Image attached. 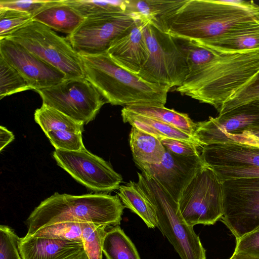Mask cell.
Instances as JSON below:
<instances>
[{
    "label": "cell",
    "mask_w": 259,
    "mask_h": 259,
    "mask_svg": "<svg viewBox=\"0 0 259 259\" xmlns=\"http://www.w3.org/2000/svg\"><path fill=\"white\" fill-rule=\"evenodd\" d=\"M259 22L253 1L187 0L165 21L172 36L209 45L244 26Z\"/></svg>",
    "instance_id": "obj_1"
},
{
    "label": "cell",
    "mask_w": 259,
    "mask_h": 259,
    "mask_svg": "<svg viewBox=\"0 0 259 259\" xmlns=\"http://www.w3.org/2000/svg\"><path fill=\"white\" fill-rule=\"evenodd\" d=\"M259 72V52L219 51L215 57L193 76L176 89L182 95L213 106H222Z\"/></svg>",
    "instance_id": "obj_2"
},
{
    "label": "cell",
    "mask_w": 259,
    "mask_h": 259,
    "mask_svg": "<svg viewBox=\"0 0 259 259\" xmlns=\"http://www.w3.org/2000/svg\"><path fill=\"white\" fill-rule=\"evenodd\" d=\"M124 208L116 195L104 193L73 195L56 192L31 212L25 222L26 235H32L43 227L61 222L118 226Z\"/></svg>",
    "instance_id": "obj_3"
},
{
    "label": "cell",
    "mask_w": 259,
    "mask_h": 259,
    "mask_svg": "<svg viewBox=\"0 0 259 259\" xmlns=\"http://www.w3.org/2000/svg\"><path fill=\"white\" fill-rule=\"evenodd\" d=\"M80 56L85 78L107 103L124 107L143 103L163 105L166 103L170 88L147 82L138 74L122 68L107 52Z\"/></svg>",
    "instance_id": "obj_4"
},
{
    "label": "cell",
    "mask_w": 259,
    "mask_h": 259,
    "mask_svg": "<svg viewBox=\"0 0 259 259\" xmlns=\"http://www.w3.org/2000/svg\"><path fill=\"white\" fill-rule=\"evenodd\" d=\"M138 176L139 186L154 208L157 227L181 259H206L199 237L184 220L178 202L152 176L143 171Z\"/></svg>",
    "instance_id": "obj_5"
},
{
    "label": "cell",
    "mask_w": 259,
    "mask_h": 259,
    "mask_svg": "<svg viewBox=\"0 0 259 259\" xmlns=\"http://www.w3.org/2000/svg\"><path fill=\"white\" fill-rule=\"evenodd\" d=\"M4 38L21 45L62 72L66 79L85 77L80 55L66 38L44 24L32 20Z\"/></svg>",
    "instance_id": "obj_6"
},
{
    "label": "cell",
    "mask_w": 259,
    "mask_h": 259,
    "mask_svg": "<svg viewBox=\"0 0 259 259\" xmlns=\"http://www.w3.org/2000/svg\"><path fill=\"white\" fill-rule=\"evenodd\" d=\"M146 39L149 56L138 75L144 80L168 87L181 86L189 73L186 55L179 39L149 23Z\"/></svg>",
    "instance_id": "obj_7"
},
{
    "label": "cell",
    "mask_w": 259,
    "mask_h": 259,
    "mask_svg": "<svg viewBox=\"0 0 259 259\" xmlns=\"http://www.w3.org/2000/svg\"><path fill=\"white\" fill-rule=\"evenodd\" d=\"M178 205L189 226L214 224L223 215V182L205 164L184 188Z\"/></svg>",
    "instance_id": "obj_8"
},
{
    "label": "cell",
    "mask_w": 259,
    "mask_h": 259,
    "mask_svg": "<svg viewBox=\"0 0 259 259\" xmlns=\"http://www.w3.org/2000/svg\"><path fill=\"white\" fill-rule=\"evenodd\" d=\"M42 104L87 124L94 120L106 100L85 77L66 79L51 87L35 91Z\"/></svg>",
    "instance_id": "obj_9"
},
{
    "label": "cell",
    "mask_w": 259,
    "mask_h": 259,
    "mask_svg": "<svg viewBox=\"0 0 259 259\" xmlns=\"http://www.w3.org/2000/svg\"><path fill=\"white\" fill-rule=\"evenodd\" d=\"M223 215L220 220L236 239L259 228V178L223 182Z\"/></svg>",
    "instance_id": "obj_10"
},
{
    "label": "cell",
    "mask_w": 259,
    "mask_h": 259,
    "mask_svg": "<svg viewBox=\"0 0 259 259\" xmlns=\"http://www.w3.org/2000/svg\"><path fill=\"white\" fill-rule=\"evenodd\" d=\"M138 18L126 13H107L84 18L66 38L80 55L107 52L111 42Z\"/></svg>",
    "instance_id": "obj_11"
},
{
    "label": "cell",
    "mask_w": 259,
    "mask_h": 259,
    "mask_svg": "<svg viewBox=\"0 0 259 259\" xmlns=\"http://www.w3.org/2000/svg\"><path fill=\"white\" fill-rule=\"evenodd\" d=\"M53 156L59 166L90 190L108 192L120 186L121 176L107 161L85 148L77 151L55 149Z\"/></svg>",
    "instance_id": "obj_12"
},
{
    "label": "cell",
    "mask_w": 259,
    "mask_h": 259,
    "mask_svg": "<svg viewBox=\"0 0 259 259\" xmlns=\"http://www.w3.org/2000/svg\"><path fill=\"white\" fill-rule=\"evenodd\" d=\"M0 56L20 73L32 90L51 87L66 79L62 72L12 40L0 39Z\"/></svg>",
    "instance_id": "obj_13"
},
{
    "label": "cell",
    "mask_w": 259,
    "mask_h": 259,
    "mask_svg": "<svg viewBox=\"0 0 259 259\" xmlns=\"http://www.w3.org/2000/svg\"><path fill=\"white\" fill-rule=\"evenodd\" d=\"M253 129H259V99L197 122L194 137L203 146L218 144L226 134Z\"/></svg>",
    "instance_id": "obj_14"
},
{
    "label": "cell",
    "mask_w": 259,
    "mask_h": 259,
    "mask_svg": "<svg viewBox=\"0 0 259 259\" xmlns=\"http://www.w3.org/2000/svg\"><path fill=\"white\" fill-rule=\"evenodd\" d=\"M135 163L142 171L154 178L178 202L184 188L205 165L201 156L186 157L166 149L159 164Z\"/></svg>",
    "instance_id": "obj_15"
},
{
    "label": "cell",
    "mask_w": 259,
    "mask_h": 259,
    "mask_svg": "<svg viewBox=\"0 0 259 259\" xmlns=\"http://www.w3.org/2000/svg\"><path fill=\"white\" fill-rule=\"evenodd\" d=\"M149 22L138 19L111 44L107 52L120 67L138 74L149 56L145 31Z\"/></svg>",
    "instance_id": "obj_16"
},
{
    "label": "cell",
    "mask_w": 259,
    "mask_h": 259,
    "mask_svg": "<svg viewBox=\"0 0 259 259\" xmlns=\"http://www.w3.org/2000/svg\"><path fill=\"white\" fill-rule=\"evenodd\" d=\"M22 259H76L85 252L82 243L25 235L18 238Z\"/></svg>",
    "instance_id": "obj_17"
},
{
    "label": "cell",
    "mask_w": 259,
    "mask_h": 259,
    "mask_svg": "<svg viewBox=\"0 0 259 259\" xmlns=\"http://www.w3.org/2000/svg\"><path fill=\"white\" fill-rule=\"evenodd\" d=\"M200 156L210 167L259 166V148L235 142L203 146Z\"/></svg>",
    "instance_id": "obj_18"
},
{
    "label": "cell",
    "mask_w": 259,
    "mask_h": 259,
    "mask_svg": "<svg viewBox=\"0 0 259 259\" xmlns=\"http://www.w3.org/2000/svg\"><path fill=\"white\" fill-rule=\"evenodd\" d=\"M84 18L64 0H49L32 17L33 20L68 35L73 32Z\"/></svg>",
    "instance_id": "obj_19"
},
{
    "label": "cell",
    "mask_w": 259,
    "mask_h": 259,
    "mask_svg": "<svg viewBox=\"0 0 259 259\" xmlns=\"http://www.w3.org/2000/svg\"><path fill=\"white\" fill-rule=\"evenodd\" d=\"M187 0H126V12L138 19L147 20L153 26L167 32L166 20Z\"/></svg>",
    "instance_id": "obj_20"
},
{
    "label": "cell",
    "mask_w": 259,
    "mask_h": 259,
    "mask_svg": "<svg viewBox=\"0 0 259 259\" xmlns=\"http://www.w3.org/2000/svg\"><path fill=\"white\" fill-rule=\"evenodd\" d=\"M121 114L124 123H128L132 126L149 134L159 140L163 138L175 139L202 147L194 136L167 123L136 113L125 107L122 109Z\"/></svg>",
    "instance_id": "obj_21"
},
{
    "label": "cell",
    "mask_w": 259,
    "mask_h": 259,
    "mask_svg": "<svg viewBox=\"0 0 259 259\" xmlns=\"http://www.w3.org/2000/svg\"><path fill=\"white\" fill-rule=\"evenodd\" d=\"M206 45L225 52H259V22L242 27Z\"/></svg>",
    "instance_id": "obj_22"
},
{
    "label": "cell",
    "mask_w": 259,
    "mask_h": 259,
    "mask_svg": "<svg viewBox=\"0 0 259 259\" xmlns=\"http://www.w3.org/2000/svg\"><path fill=\"white\" fill-rule=\"evenodd\" d=\"M129 142L135 162L157 164L162 161L166 149L156 137L132 126Z\"/></svg>",
    "instance_id": "obj_23"
},
{
    "label": "cell",
    "mask_w": 259,
    "mask_h": 259,
    "mask_svg": "<svg viewBox=\"0 0 259 259\" xmlns=\"http://www.w3.org/2000/svg\"><path fill=\"white\" fill-rule=\"evenodd\" d=\"M117 194L124 207L137 214L148 228L157 227L154 208L138 183L130 181L120 186Z\"/></svg>",
    "instance_id": "obj_24"
},
{
    "label": "cell",
    "mask_w": 259,
    "mask_h": 259,
    "mask_svg": "<svg viewBox=\"0 0 259 259\" xmlns=\"http://www.w3.org/2000/svg\"><path fill=\"white\" fill-rule=\"evenodd\" d=\"M125 107L133 112L161 121L194 136L197 122H193L186 113L167 108L160 104H138Z\"/></svg>",
    "instance_id": "obj_25"
},
{
    "label": "cell",
    "mask_w": 259,
    "mask_h": 259,
    "mask_svg": "<svg viewBox=\"0 0 259 259\" xmlns=\"http://www.w3.org/2000/svg\"><path fill=\"white\" fill-rule=\"evenodd\" d=\"M34 115L45 133L52 131L82 133L83 131L84 124L44 104L35 110Z\"/></svg>",
    "instance_id": "obj_26"
},
{
    "label": "cell",
    "mask_w": 259,
    "mask_h": 259,
    "mask_svg": "<svg viewBox=\"0 0 259 259\" xmlns=\"http://www.w3.org/2000/svg\"><path fill=\"white\" fill-rule=\"evenodd\" d=\"M103 252L107 259H141L135 245L118 226L106 231Z\"/></svg>",
    "instance_id": "obj_27"
},
{
    "label": "cell",
    "mask_w": 259,
    "mask_h": 259,
    "mask_svg": "<svg viewBox=\"0 0 259 259\" xmlns=\"http://www.w3.org/2000/svg\"><path fill=\"white\" fill-rule=\"evenodd\" d=\"M84 18L107 13H126V2L123 0H64Z\"/></svg>",
    "instance_id": "obj_28"
},
{
    "label": "cell",
    "mask_w": 259,
    "mask_h": 259,
    "mask_svg": "<svg viewBox=\"0 0 259 259\" xmlns=\"http://www.w3.org/2000/svg\"><path fill=\"white\" fill-rule=\"evenodd\" d=\"M29 90L32 89L24 78L0 56V99Z\"/></svg>",
    "instance_id": "obj_29"
},
{
    "label": "cell",
    "mask_w": 259,
    "mask_h": 259,
    "mask_svg": "<svg viewBox=\"0 0 259 259\" xmlns=\"http://www.w3.org/2000/svg\"><path fill=\"white\" fill-rule=\"evenodd\" d=\"M80 224L82 243L89 259H102L107 226L90 223Z\"/></svg>",
    "instance_id": "obj_30"
},
{
    "label": "cell",
    "mask_w": 259,
    "mask_h": 259,
    "mask_svg": "<svg viewBox=\"0 0 259 259\" xmlns=\"http://www.w3.org/2000/svg\"><path fill=\"white\" fill-rule=\"evenodd\" d=\"M30 236L82 243L81 224L76 222L49 225L40 228Z\"/></svg>",
    "instance_id": "obj_31"
},
{
    "label": "cell",
    "mask_w": 259,
    "mask_h": 259,
    "mask_svg": "<svg viewBox=\"0 0 259 259\" xmlns=\"http://www.w3.org/2000/svg\"><path fill=\"white\" fill-rule=\"evenodd\" d=\"M32 17L26 12L0 8V39L31 21Z\"/></svg>",
    "instance_id": "obj_32"
},
{
    "label": "cell",
    "mask_w": 259,
    "mask_h": 259,
    "mask_svg": "<svg viewBox=\"0 0 259 259\" xmlns=\"http://www.w3.org/2000/svg\"><path fill=\"white\" fill-rule=\"evenodd\" d=\"M257 99H259V72L245 87L222 106L218 112L219 115Z\"/></svg>",
    "instance_id": "obj_33"
},
{
    "label": "cell",
    "mask_w": 259,
    "mask_h": 259,
    "mask_svg": "<svg viewBox=\"0 0 259 259\" xmlns=\"http://www.w3.org/2000/svg\"><path fill=\"white\" fill-rule=\"evenodd\" d=\"M55 149L79 151L85 148L82 133L69 131H49L45 133Z\"/></svg>",
    "instance_id": "obj_34"
},
{
    "label": "cell",
    "mask_w": 259,
    "mask_h": 259,
    "mask_svg": "<svg viewBox=\"0 0 259 259\" xmlns=\"http://www.w3.org/2000/svg\"><path fill=\"white\" fill-rule=\"evenodd\" d=\"M19 237L8 226H0V259H22L18 248Z\"/></svg>",
    "instance_id": "obj_35"
},
{
    "label": "cell",
    "mask_w": 259,
    "mask_h": 259,
    "mask_svg": "<svg viewBox=\"0 0 259 259\" xmlns=\"http://www.w3.org/2000/svg\"><path fill=\"white\" fill-rule=\"evenodd\" d=\"M211 168L221 181L242 178H259V166L212 167Z\"/></svg>",
    "instance_id": "obj_36"
},
{
    "label": "cell",
    "mask_w": 259,
    "mask_h": 259,
    "mask_svg": "<svg viewBox=\"0 0 259 259\" xmlns=\"http://www.w3.org/2000/svg\"><path fill=\"white\" fill-rule=\"evenodd\" d=\"M159 140L166 150L175 154L186 157L200 156L199 150L201 147L194 143L170 138Z\"/></svg>",
    "instance_id": "obj_37"
},
{
    "label": "cell",
    "mask_w": 259,
    "mask_h": 259,
    "mask_svg": "<svg viewBox=\"0 0 259 259\" xmlns=\"http://www.w3.org/2000/svg\"><path fill=\"white\" fill-rule=\"evenodd\" d=\"M236 240L234 252L259 257V228Z\"/></svg>",
    "instance_id": "obj_38"
},
{
    "label": "cell",
    "mask_w": 259,
    "mask_h": 259,
    "mask_svg": "<svg viewBox=\"0 0 259 259\" xmlns=\"http://www.w3.org/2000/svg\"><path fill=\"white\" fill-rule=\"evenodd\" d=\"M48 2L49 0H1L0 8L16 10L29 13L33 16Z\"/></svg>",
    "instance_id": "obj_39"
},
{
    "label": "cell",
    "mask_w": 259,
    "mask_h": 259,
    "mask_svg": "<svg viewBox=\"0 0 259 259\" xmlns=\"http://www.w3.org/2000/svg\"><path fill=\"white\" fill-rule=\"evenodd\" d=\"M14 136L12 132L8 130L5 127H0V151H1L7 145L13 141Z\"/></svg>",
    "instance_id": "obj_40"
},
{
    "label": "cell",
    "mask_w": 259,
    "mask_h": 259,
    "mask_svg": "<svg viewBox=\"0 0 259 259\" xmlns=\"http://www.w3.org/2000/svg\"><path fill=\"white\" fill-rule=\"evenodd\" d=\"M240 137L259 140V129L244 130L237 133Z\"/></svg>",
    "instance_id": "obj_41"
},
{
    "label": "cell",
    "mask_w": 259,
    "mask_h": 259,
    "mask_svg": "<svg viewBox=\"0 0 259 259\" xmlns=\"http://www.w3.org/2000/svg\"><path fill=\"white\" fill-rule=\"evenodd\" d=\"M229 259H259V257L234 252L232 256Z\"/></svg>",
    "instance_id": "obj_42"
},
{
    "label": "cell",
    "mask_w": 259,
    "mask_h": 259,
    "mask_svg": "<svg viewBox=\"0 0 259 259\" xmlns=\"http://www.w3.org/2000/svg\"><path fill=\"white\" fill-rule=\"evenodd\" d=\"M76 259H89L88 256L84 252L83 254L80 255L79 257L76 258Z\"/></svg>",
    "instance_id": "obj_43"
}]
</instances>
